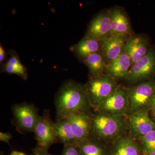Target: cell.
<instances>
[{"label":"cell","instance_id":"6da1fadb","mask_svg":"<svg viewBox=\"0 0 155 155\" xmlns=\"http://www.w3.org/2000/svg\"><path fill=\"white\" fill-rule=\"evenodd\" d=\"M57 120L80 111L91 115V107L84 85L72 80L64 81L55 97Z\"/></svg>","mask_w":155,"mask_h":155},{"label":"cell","instance_id":"7a4b0ae2","mask_svg":"<svg viewBox=\"0 0 155 155\" xmlns=\"http://www.w3.org/2000/svg\"><path fill=\"white\" fill-rule=\"evenodd\" d=\"M123 116L95 112L91 115V136L101 142L115 141L126 130L127 123Z\"/></svg>","mask_w":155,"mask_h":155},{"label":"cell","instance_id":"3957f363","mask_svg":"<svg viewBox=\"0 0 155 155\" xmlns=\"http://www.w3.org/2000/svg\"><path fill=\"white\" fill-rule=\"evenodd\" d=\"M119 86L116 81L106 73L89 78L84 87L91 108L96 110Z\"/></svg>","mask_w":155,"mask_h":155},{"label":"cell","instance_id":"277c9868","mask_svg":"<svg viewBox=\"0 0 155 155\" xmlns=\"http://www.w3.org/2000/svg\"><path fill=\"white\" fill-rule=\"evenodd\" d=\"M11 110L12 123L19 133L34 132L41 117L35 106L27 103L15 104L12 106Z\"/></svg>","mask_w":155,"mask_h":155},{"label":"cell","instance_id":"5b68a950","mask_svg":"<svg viewBox=\"0 0 155 155\" xmlns=\"http://www.w3.org/2000/svg\"><path fill=\"white\" fill-rule=\"evenodd\" d=\"M115 116H124L129 112L128 89L119 86L95 112Z\"/></svg>","mask_w":155,"mask_h":155},{"label":"cell","instance_id":"8992f818","mask_svg":"<svg viewBox=\"0 0 155 155\" xmlns=\"http://www.w3.org/2000/svg\"><path fill=\"white\" fill-rule=\"evenodd\" d=\"M155 93V83L142 82L128 89L129 112H134L147 108Z\"/></svg>","mask_w":155,"mask_h":155},{"label":"cell","instance_id":"52a82bcc","mask_svg":"<svg viewBox=\"0 0 155 155\" xmlns=\"http://www.w3.org/2000/svg\"><path fill=\"white\" fill-rule=\"evenodd\" d=\"M54 123L51 118L49 111L45 110L41 116L33 132L37 142L36 147L48 151L50 147L58 142L54 127Z\"/></svg>","mask_w":155,"mask_h":155},{"label":"cell","instance_id":"ba28073f","mask_svg":"<svg viewBox=\"0 0 155 155\" xmlns=\"http://www.w3.org/2000/svg\"><path fill=\"white\" fill-rule=\"evenodd\" d=\"M128 124L132 136L138 139L155 130V124L150 118L147 108L132 113Z\"/></svg>","mask_w":155,"mask_h":155},{"label":"cell","instance_id":"9c48e42d","mask_svg":"<svg viewBox=\"0 0 155 155\" xmlns=\"http://www.w3.org/2000/svg\"><path fill=\"white\" fill-rule=\"evenodd\" d=\"M91 115L80 111H75L64 117L69 121L78 144L91 137Z\"/></svg>","mask_w":155,"mask_h":155},{"label":"cell","instance_id":"30bf717a","mask_svg":"<svg viewBox=\"0 0 155 155\" xmlns=\"http://www.w3.org/2000/svg\"><path fill=\"white\" fill-rule=\"evenodd\" d=\"M155 72V52L150 49L147 54L130 68L128 80L132 83L143 80Z\"/></svg>","mask_w":155,"mask_h":155},{"label":"cell","instance_id":"8fae6325","mask_svg":"<svg viewBox=\"0 0 155 155\" xmlns=\"http://www.w3.org/2000/svg\"><path fill=\"white\" fill-rule=\"evenodd\" d=\"M112 35L109 11H103L95 16L89 24L85 36L98 41Z\"/></svg>","mask_w":155,"mask_h":155},{"label":"cell","instance_id":"7c38bea8","mask_svg":"<svg viewBox=\"0 0 155 155\" xmlns=\"http://www.w3.org/2000/svg\"><path fill=\"white\" fill-rule=\"evenodd\" d=\"M150 50L148 41L140 35H129L123 48V51L130 58L132 65L145 56Z\"/></svg>","mask_w":155,"mask_h":155},{"label":"cell","instance_id":"4fadbf2b","mask_svg":"<svg viewBox=\"0 0 155 155\" xmlns=\"http://www.w3.org/2000/svg\"><path fill=\"white\" fill-rule=\"evenodd\" d=\"M129 36L123 34L113 35L100 41L102 54L108 63L121 54L123 51L125 41Z\"/></svg>","mask_w":155,"mask_h":155},{"label":"cell","instance_id":"5bb4252c","mask_svg":"<svg viewBox=\"0 0 155 155\" xmlns=\"http://www.w3.org/2000/svg\"><path fill=\"white\" fill-rule=\"evenodd\" d=\"M132 65L130 58L123 51L118 58L108 63L105 73L115 81L127 79Z\"/></svg>","mask_w":155,"mask_h":155},{"label":"cell","instance_id":"9a60e30c","mask_svg":"<svg viewBox=\"0 0 155 155\" xmlns=\"http://www.w3.org/2000/svg\"><path fill=\"white\" fill-rule=\"evenodd\" d=\"M109 11L112 35H131V28L127 14L122 9L115 8Z\"/></svg>","mask_w":155,"mask_h":155},{"label":"cell","instance_id":"2e32d148","mask_svg":"<svg viewBox=\"0 0 155 155\" xmlns=\"http://www.w3.org/2000/svg\"><path fill=\"white\" fill-rule=\"evenodd\" d=\"M8 53L10 54V58L7 62L2 64L1 72L16 75L23 80H27L28 78L27 69L21 63L17 52L14 50H10Z\"/></svg>","mask_w":155,"mask_h":155},{"label":"cell","instance_id":"e0dca14e","mask_svg":"<svg viewBox=\"0 0 155 155\" xmlns=\"http://www.w3.org/2000/svg\"><path fill=\"white\" fill-rule=\"evenodd\" d=\"M54 127L58 141L62 143L64 146L78 145L70 123L67 118L56 120Z\"/></svg>","mask_w":155,"mask_h":155},{"label":"cell","instance_id":"ac0fdd59","mask_svg":"<svg viewBox=\"0 0 155 155\" xmlns=\"http://www.w3.org/2000/svg\"><path fill=\"white\" fill-rule=\"evenodd\" d=\"M111 155H140L139 147L133 138L122 135L114 142Z\"/></svg>","mask_w":155,"mask_h":155},{"label":"cell","instance_id":"d6986e66","mask_svg":"<svg viewBox=\"0 0 155 155\" xmlns=\"http://www.w3.org/2000/svg\"><path fill=\"white\" fill-rule=\"evenodd\" d=\"M101 45L98 41L84 36L73 47V51L78 58L83 61L89 56L100 51Z\"/></svg>","mask_w":155,"mask_h":155},{"label":"cell","instance_id":"ffe728a7","mask_svg":"<svg viewBox=\"0 0 155 155\" xmlns=\"http://www.w3.org/2000/svg\"><path fill=\"white\" fill-rule=\"evenodd\" d=\"M89 71L90 78L95 77L105 72L107 64L100 52L89 56L83 61Z\"/></svg>","mask_w":155,"mask_h":155},{"label":"cell","instance_id":"44dd1931","mask_svg":"<svg viewBox=\"0 0 155 155\" xmlns=\"http://www.w3.org/2000/svg\"><path fill=\"white\" fill-rule=\"evenodd\" d=\"M81 155H105L101 142L91 136L78 144Z\"/></svg>","mask_w":155,"mask_h":155},{"label":"cell","instance_id":"7402d4cb","mask_svg":"<svg viewBox=\"0 0 155 155\" xmlns=\"http://www.w3.org/2000/svg\"><path fill=\"white\" fill-rule=\"evenodd\" d=\"M145 154L155 152V130L140 139Z\"/></svg>","mask_w":155,"mask_h":155},{"label":"cell","instance_id":"603a6c76","mask_svg":"<svg viewBox=\"0 0 155 155\" xmlns=\"http://www.w3.org/2000/svg\"><path fill=\"white\" fill-rule=\"evenodd\" d=\"M61 155H81L78 145L64 146Z\"/></svg>","mask_w":155,"mask_h":155},{"label":"cell","instance_id":"cb8c5ba5","mask_svg":"<svg viewBox=\"0 0 155 155\" xmlns=\"http://www.w3.org/2000/svg\"><path fill=\"white\" fill-rule=\"evenodd\" d=\"M4 48H3L2 45L0 44V64L2 65L7 62V58H8V54Z\"/></svg>","mask_w":155,"mask_h":155},{"label":"cell","instance_id":"d4e9b609","mask_svg":"<svg viewBox=\"0 0 155 155\" xmlns=\"http://www.w3.org/2000/svg\"><path fill=\"white\" fill-rule=\"evenodd\" d=\"M12 135L10 132H0V141L6 143L10 144V140L12 138Z\"/></svg>","mask_w":155,"mask_h":155},{"label":"cell","instance_id":"484cf974","mask_svg":"<svg viewBox=\"0 0 155 155\" xmlns=\"http://www.w3.org/2000/svg\"><path fill=\"white\" fill-rule=\"evenodd\" d=\"M32 155H51L48 153V151L41 149L37 147H35L32 150Z\"/></svg>","mask_w":155,"mask_h":155},{"label":"cell","instance_id":"4316f807","mask_svg":"<svg viewBox=\"0 0 155 155\" xmlns=\"http://www.w3.org/2000/svg\"><path fill=\"white\" fill-rule=\"evenodd\" d=\"M150 107L151 109L153 112V113H155V93L153 96L151 101L150 104Z\"/></svg>","mask_w":155,"mask_h":155},{"label":"cell","instance_id":"83f0119b","mask_svg":"<svg viewBox=\"0 0 155 155\" xmlns=\"http://www.w3.org/2000/svg\"><path fill=\"white\" fill-rule=\"evenodd\" d=\"M10 155H26L24 153L18 151L14 150L12 152Z\"/></svg>","mask_w":155,"mask_h":155},{"label":"cell","instance_id":"f1b7e54d","mask_svg":"<svg viewBox=\"0 0 155 155\" xmlns=\"http://www.w3.org/2000/svg\"><path fill=\"white\" fill-rule=\"evenodd\" d=\"M144 155H155V152H151L145 154Z\"/></svg>","mask_w":155,"mask_h":155},{"label":"cell","instance_id":"f546056e","mask_svg":"<svg viewBox=\"0 0 155 155\" xmlns=\"http://www.w3.org/2000/svg\"><path fill=\"white\" fill-rule=\"evenodd\" d=\"M154 114V118L155 119V113H154V114Z\"/></svg>","mask_w":155,"mask_h":155}]
</instances>
